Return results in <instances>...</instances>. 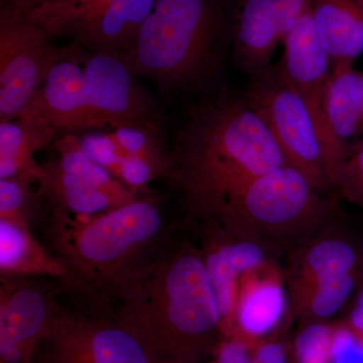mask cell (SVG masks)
<instances>
[{
	"mask_svg": "<svg viewBox=\"0 0 363 363\" xmlns=\"http://www.w3.org/2000/svg\"><path fill=\"white\" fill-rule=\"evenodd\" d=\"M354 333L357 334L358 339H359V340L362 341V343L363 344V334L357 333V332H355V331H354Z\"/></svg>",
	"mask_w": 363,
	"mask_h": 363,
	"instance_id": "36",
	"label": "cell"
},
{
	"mask_svg": "<svg viewBox=\"0 0 363 363\" xmlns=\"http://www.w3.org/2000/svg\"><path fill=\"white\" fill-rule=\"evenodd\" d=\"M57 135L52 124L37 112H23L13 121L0 123V180L28 176L37 182L42 164L35 154L52 145Z\"/></svg>",
	"mask_w": 363,
	"mask_h": 363,
	"instance_id": "20",
	"label": "cell"
},
{
	"mask_svg": "<svg viewBox=\"0 0 363 363\" xmlns=\"http://www.w3.org/2000/svg\"><path fill=\"white\" fill-rule=\"evenodd\" d=\"M81 63V60H66L57 64L21 114L37 112L52 124L58 135L92 130Z\"/></svg>",
	"mask_w": 363,
	"mask_h": 363,
	"instance_id": "14",
	"label": "cell"
},
{
	"mask_svg": "<svg viewBox=\"0 0 363 363\" xmlns=\"http://www.w3.org/2000/svg\"><path fill=\"white\" fill-rule=\"evenodd\" d=\"M357 305L363 306V291L358 297Z\"/></svg>",
	"mask_w": 363,
	"mask_h": 363,
	"instance_id": "35",
	"label": "cell"
},
{
	"mask_svg": "<svg viewBox=\"0 0 363 363\" xmlns=\"http://www.w3.org/2000/svg\"><path fill=\"white\" fill-rule=\"evenodd\" d=\"M328 363H340V362H336V360L330 359V360H329Z\"/></svg>",
	"mask_w": 363,
	"mask_h": 363,
	"instance_id": "37",
	"label": "cell"
},
{
	"mask_svg": "<svg viewBox=\"0 0 363 363\" xmlns=\"http://www.w3.org/2000/svg\"><path fill=\"white\" fill-rule=\"evenodd\" d=\"M333 74L350 70L363 52V0H309Z\"/></svg>",
	"mask_w": 363,
	"mask_h": 363,
	"instance_id": "18",
	"label": "cell"
},
{
	"mask_svg": "<svg viewBox=\"0 0 363 363\" xmlns=\"http://www.w3.org/2000/svg\"><path fill=\"white\" fill-rule=\"evenodd\" d=\"M285 283V274L271 259L241 277L236 301V333L255 338L276 328L288 309Z\"/></svg>",
	"mask_w": 363,
	"mask_h": 363,
	"instance_id": "16",
	"label": "cell"
},
{
	"mask_svg": "<svg viewBox=\"0 0 363 363\" xmlns=\"http://www.w3.org/2000/svg\"><path fill=\"white\" fill-rule=\"evenodd\" d=\"M157 0H111L67 33L91 52L123 56L135 44Z\"/></svg>",
	"mask_w": 363,
	"mask_h": 363,
	"instance_id": "15",
	"label": "cell"
},
{
	"mask_svg": "<svg viewBox=\"0 0 363 363\" xmlns=\"http://www.w3.org/2000/svg\"><path fill=\"white\" fill-rule=\"evenodd\" d=\"M40 1L43 0H11L9 4H6L4 6L11 7L14 11L26 14L33 7L38 6Z\"/></svg>",
	"mask_w": 363,
	"mask_h": 363,
	"instance_id": "34",
	"label": "cell"
},
{
	"mask_svg": "<svg viewBox=\"0 0 363 363\" xmlns=\"http://www.w3.org/2000/svg\"><path fill=\"white\" fill-rule=\"evenodd\" d=\"M82 63L91 128L161 125L156 102L121 56L91 52Z\"/></svg>",
	"mask_w": 363,
	"mask_h": 363,
	"instance_id": "9",
	"label": "cell"
},
{
	"mask_svg": "<svg viewBox=\"0 0 363 363\" xmlns=\"http://www.w3.org/2000/svg\"><path fill=\"white\" fill-rule=\"evenodd\" d=\"M56 150L57 162L67 173L87 182L111 196L119 207L135 201L140 198L138 193L125 185L98 164L86 152L83 143L76 135H62L52 145Z\"/></svg>",
	"mask_w": 363,
	"mask_h": 363,
	"instance_id": "23",
	"label": "cell"
},
{
	"mask_svg": "<svg viewBox=\"0 0 363 363\" xmlns=\"http://www.w3.org/2000/svg\"><path fill=\"white\" fill-rule=\"evenodd\" d=\"M71 295L75 302H59L32 363H157L123 304Z\"/></svg>",
	"mask_w": 363,
	"mask_h": 363,
	"instance_id": "6",
	"label": "cell"
},
{
	"mask_svg": "<svg viewBox=\"0 0 363 363\" xmlns=\"http://www.w3.org/2000/svg\"><path fill=\"white\" fill-rule=\"evenodd\" d=\"M362 147L363 73L352 68L333 74L327 97L324 152L330 182L339 164Z\"/></svg>",
	"mask_w": 363,
	"mask_h": 363,
	"instance_id": "13",
	"label": "cell"
},
{
	"mask_svg": "<svg viewBox=\"0 0 363 363\" xmlns=\"http://www.w3.org/2000/svg\"><path fill=\"white\" fill-rule=\"evenodd\" d=\"M215 363H252V357L247 342L240 337H226L217 344L213 351Z\"/></svg>",
	"mask_w": 363,
	"mask_h": 363,
	"instance_id": "31",
	"label": "cell"
},
{
	"mask_svg": "<svg viewBox=\"0 0 363 363\" xmlns=\"http://www.w3.org/2000/svg\"><path fill=\"white\" fill-rule=\"evenodd\" d=\"M362 257L354 245L336 235L321 236L294 255L286 284L291 298L328 279L359 272Z\"/></svg>",
	"mask_w": 363,
	"mask_h": 363,
	"instance_id": "19",
	"label": "cell"
},
{
	"mask_svg": "<svg viewBox=\"0 0 363 363\" xmlns=\"http://www.w3.org/2000/svg\"><path fill=\"white\" fill-rule=\"evenodd\" d=\"M32 229L0 219V277H51L67 285L66 267L35 240Z\"/></svg>",
	"mask_w": 363,
	"mask_h": 363,
	"instance_id": "22",
	"label": "cell"
},
{
	"mask_svg": "<svg viewBox=\"0 0 363 363\" xmlns=\"http://www.w3.org/2000/svg\"><path fill=\"white\" fill-rule=\"evenodd\" d=\"M284 45L285 52L279 68L311 112L324 150L326 102L333 72L330 58L313 23L310 6Z\"/></svg>",
	"mask_w": 363,
	"mask_h": 363,
	"instance_id": "12",
	"label": "cell"
},
{
	"mask_svg": "<svg viewBox=\"0 0 363 363\" xmlns=\"http://www.w3.org/2000/svg\"><path fill=\"white\" fill-rule=\"evenodd\" d=\"M348 326L353 331L363 334V306L357 305L351 312Z\"/></svg>",
	"mask_w": 363,
	"mask_h": 363,
	"instance_id": "33",
	"label": "cell"
},
{
	"mask_svg": "<svg viewBox=\"0 0 363 363\" xmlns=\"http://www.w3.org/2000/svg\"><path fill=\"white\" fill-rule=\"evenodd\" d=\"M32 278L0 277V363H32L58 308V290Z\"/></svg>",
	"mask_w": 363,
	"mask_h": 363,
	"instance_id": "10",
	"label": "cell"
},
{
	"mask_svg": "<svg viewBox=\"0 0 363 363\" xmlns=\"http://www.w3.org/2000/svg\"><path fill=\"white\" fill-rule=\"evenodd\" d=\"M274 0H238L234 13V64L248 77L272 66L281 43L274 11Z\"/></svg>",
	"mask_w": 363,
	"mask_h": 363,
	"instance_id": "17",
	"label": "cell"
},
{
	"mask_svg": "<svg viewBox=\"0 0 363 363\" xmlns=\"http://www.w3.org/2000/svg\"><path fill=\"white\" fill-rule=\"evenodd\" d=\"M128 157L149 164L160 178H168L172 167L171 150L164 145L161 125L133 126L113 130L106 135Z\"/></svg>",
	"mask_w": 363,
	"mask_h": 363,
	"instance_id": "24",
	"label": "cell"
},
{
	"mask_svg": "<svg viewBox=\"0 0 363 363\" xmlns=\"http://www.w3.org/2000/svg\"><path fill=\"white\" fill-rule=\"evenodd\" d=\"M320 194L301 172L286 164L248 182L207 222L267 247L298 240L330 220L333 205Z\"/></svg>",
	"mask_w": 363,
	"mask_h": 363,
	"instance_id": "5",
	"label": "cell"
},
{
	"mask_svg": "<svg viewBox=\"0 0 363 363\" xmlns=\"http://www.w3.org/2000/svg\"><path fill=\"white\" fill-rule=\"evenodd\" d=\"M332 332L323 324L310 325L303 330L296 341L298 363H328Z\"/></svg>",
	"mask_w": 363,
	"mask_h": 363,
	"instance_id": "29",
	"label": "cell"
},
{
	"mask_svg": "<svg viewBox=\"0 0 363 363\" xmlns=\"http://www.w3.org/2000/svg\"><path fill=\"white\" fill-rule=\"evenodd\" d=\"M111 0H43L26 13L39 23L50 37L63 35L72 26Z\"/></svg>",
	"mask_w": 363,
	"mask_h": 363,
	"instance_id": "27",
	"label": "cell"
},
{
	"mask_svg": "<svg viewBox=\"0 0 363 363\" xmlns=\"http://www.w3.org/2000/svg\"><path fill=\"white\" fill-rule=\"evenodd\" d=\"M291 363H292V362H291Z\"/></svg>",
	"mask_w": 363,
	"mask_h": 363,
	"instance_id": "39",
	"label": "cell"
},
{
	"mask_svg": "<svg viewBox=\"0 0 363 363\" xmlns=\"http://www.w3.org/2000/svg\"><path fill=\"white\" fill-rule=\"evenodd\" d=\"M252 363H286L285 350L279 343L262 344L255 351Z\"/></svg>",
	"mask_w": 363,
	"mask_h": 363,
	"instance_id": "32",
	"label": "cell"
},
{
	"mask_svg": "<svg viewBox=\"0 0 363 363\" xmlns=\"http://www.w3.org/2000/svg\"><path fill=\"white\" fill-rule=\"evenodd\" d=\"M357 274L328 279L292 297L294 308L303 316L324 319L337 313L357 286Z\"/></svg>",
	"mask_w": 363,
	"mask_h": 363,
	"instance_id": "26",
	"label": "cell"
},
{
	"mask_svg": "<svg viewBox=\"0 0 363 363\" xmlns=\"http://www.w3.org/2000/svg\"><path fill=\"white\" fill-rule=\"evenodd\" d=\"M331 184L347 201L363 207V147L339 164Z\"/></svg>",
	"mask_w": 363,
	"mask_h": 363,
	"instance_id": "28",
	"label": "cell"
},
{
	"mask_svg": "<svg viewBox=\"0 0 363 363\" xmlns=\"http://www.w3.org/2000/svg\"><path fill=\"white\" fill-rule=\"evenodd\" d=\"M205 224L201 252L226 337L236 333L235 310L241 277L269 259V247L229 233L216 222Z\"/></svg>",
	"mask_w": 363,
	"mask_h": 363,
	"instance_id": "11",
	"label": "cell"
},
{
	"mask_svg": "<svg viewBox=\"0 0 363 363\" xmlns=\"http://www.w3.org/2000/svg\"><path fill=\"white\" fill-rule=\"evenodd\" d=\"M235 0H157L121 56L167 93H212L233 54Z\"/></svg>",
	"mask_w": 363,
	"mask_h": 363,
	"instance_id": "3",
	"label": "cell"
},
{
	"mask_svg": "<svg viewBox=\"0 0 363 363\" xmlns=\"http://www.w3.org/2000/svg\"><path fill=\"white\" fill-rule=\"evenodd\" d=\"M35 179L16 176L0 180V219H7L32 227L47 220L45 202L32 190Z\"/></svg>",
	"mask_w": 363,
	"mask_h": 363,
	"instance_id": "25",
	"label": "cell"
},
{
	"mask_svg": "<svg viewBox=\"0 0 363 363\" xmlns=\"http://www.w3.org/2000/svg\"><path fill=\"white\" fill-rule=\"evenodd\" d=\"M45 227L50 252L68 272L67 292L121 304L173 242V227L152 196L101 214H49Z\"/></svg>",
	"mask_w": 363,
	"mask_h": 363,
	"instance_id": "2",
	"label": "cell"
},
{
	"mask_svg": "<svg viewBox=\"0 0 363 363\" xmlns=\"http://www.w3.org/2000/svg\"><path fill=\"white\" fill-rule=\"evenodd\" d=\"M309 6V0H274V11L281 43L292 33Z\"/></svg>",
	"mask_w": 363,
	"mask_h": 363,
	"instance_id": "30",
	"label": "cell"
},
{
	"mask_svg": "<svg viewBox=\"0 0 363 363\" xmlns=\"http://www.w3.org/2000/svg\"><path fill=\"white\" fill-rule=\"evenodd\" d=\"M245 95L269 128L286 164L301 172L320 192L331 187L311 112L279 65L250 77Z\"/></svg>",
	"mask_w": 363,
	"mask_h": 363,
	"instance_id": "7",
	"label": "cell"
},
{
	"mask_svg": "<svg viewBox=\"0 0 363 363\" xmlns=\"http://www.w3.org/2000/svg\"><path fill=\"white\" fill-rule=\"evenodd\" d=\"M11 0H4V4H9V2H11Z\"/></svg>",
	"mask_w": 363,
	"mask_h": 363,
	"instance_id": "38",
	"label": "cell"
},
{
	"mask_svg": "<svg viewBox=\"0 0 363 363\" xmlns=\"http://www.w3.org/2000/svg\"><path fill=\"white\" fill-rule=\"evenodd\" d=\"M168 178L189 216L209 221L248 182L286 166L283 152L245 93H210L190 107L171 150Z\"/></svg>",
	"mask_w": 363,
	"mask_h": 363,
	"instance_id": "1",
	"label": "cell"
},
{
	"mask_svg": "<svg viewBox=\"0 0 363 363\" xmlns=\"http://www.w3.org/2000/svg\"><path fill=\"white\" fill-rule=\"evenodd\" d=\"M157 363H198L223 336L201 248L175 241L123 303Z\"/></svg>",
	"mask_w": 363,
	"mask_h": 363,
	"instance_id": "4",
	"label": "cell"
},
{
	"mask_svg": "<svg viewBox=\"0 0 363 363\" xmlns=\"http://www.w3.org/2000/svg\"><path fill=\"white\" fill-rule=\"evenodd\" d=\"M44 28L11 7L0 11V123L18 118L50 72L66 60L83 61L80 45H54Z\"/></svg>",
	"mask_w": 363,
	"mask_h": 363,
	"instance_id": "8",
	"label": "cell"
},
{
	"mask_svg": "<svg viewBox=\"0 0 363 363\" xmlns=\"http://www.w3.org/2000/svg\"><path fill=\"white\" fill-rule=\"evenodd\" d=\"M35 183L38 195L52 215L88 216L119 207L111 196L64 171L56 159L42 164Z\"/></svg>",
	"mask_w": 363,
	"mask_h": 363,
	"instance_id": "21",
	"label": "cell"
}]
</instances>
